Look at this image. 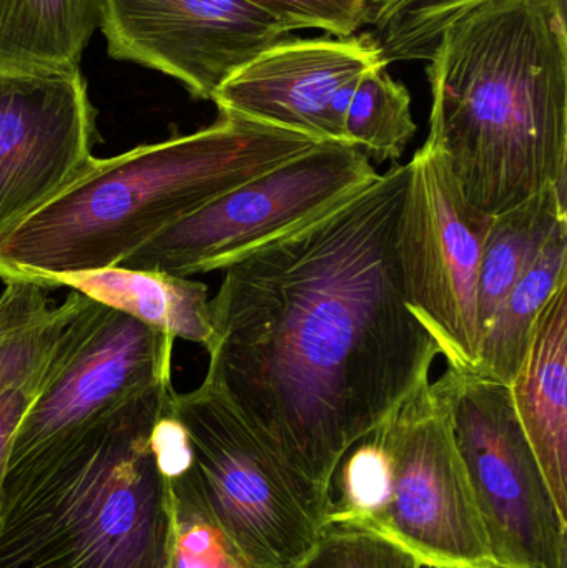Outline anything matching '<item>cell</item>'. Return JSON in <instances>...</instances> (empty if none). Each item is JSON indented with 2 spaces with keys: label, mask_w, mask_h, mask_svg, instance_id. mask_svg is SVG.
<instances>
[{
  "label": "cell",
  "mask_w": 567,
  "mask_h": 568,
  "mask_svg": "<svg viewBox=\"0 0 567 568\" xmlns=\"http://www.w3.org/2000/svg\"><path fill=\"white\" fill-rule=\"evenodd\" d=\"M409 166L222 270L203 383L302 490L322 530L346 454L428 383L439 347L406 303L398 223Z\"/></svg>",
  "instance_id": "cell-1"
},
{
  "label": "cell",
  "mask_w": 567,
  "mask_h": 568,
  "mask_svg": "<svg viewBox=\"0 0 567 568\" xmlns=\"http://www.w3.org/2000/svg\"><path fill=\"white\" fill-rule=\"evenodd\" d=\"M566 12L567 0H483L429 57L426 140L486 215L567 192Z\"/></svg>",
  "instance_id": "cell-2"
},
{
  "label": "cell",
  "mask_w": 567,
  "mask_h": 568,
  "mask_svg": "<svg viewBox=\"0 0 567 568\" xmlns=\"http://www.w3.org/2000/svg\"><path fill=\"white\" fill-rule=\"evenodd\" d=\"M320 143L219 112L189 135L93 156L62 193L0 236V280L47 287L53 276L119 266L173 223Z\"/></svg>",
  "instance_id": "cell-3"
},
{
  "label": "cell",
  "mask_w": 567,
  "mask_h": 568,
  "mask_svg": "<svg viewBox=\"0 0 567 568\" xmlns=\"http://www.w3.org/2000/svg\"><path fill=\"white\" fill-rule=\"evenodd\" d=\"M173 393L159 381L7 469L0 568H165L170 476L153 434Z\"/></svg>",
  "instance_id": "cell-4"
},
{
  "label": "cell",
  "mask_w": 567,
  "mask_h": 568,
  "mask_svg": "<svg viewBox=\"0 0 567 568\" xmlns=\"http://www.w3.org/2000/svg\"><path fill=\"white\" fill-rule=\"evenodd\" d=\"M372 434L385 450L388 484L383 503L352 527L385 537L423 567L502 568L486 539L439 384L419 386Z\"/></svg>",
  "instance_id": "cell-5"
},
{
  "label": "cell",
  "mask_w": 567,
  "mask_h": 568,
  "mask_svg": "<svg viewBox=\"0 0 567 568\" xmlns=\"http://www.w3.org/2000/svg\"><path fill=\"white\" fill-rule=\"evenodd\" d=\"M436 383L456 447L502 568H567V517L559 513L512 389L476 371L448 367Z\"/></svg>",
  "instance_id": "cell-6"
},
{
  "label": "cell",
  "mask_w": 567,
  "mask_h": 568,
  "mask_svg": "<svg viewBox=\"0 0 567 568\" xmlns=\"http://www.w3.org/2000/svg\"><path fill=\"white\" fill-rule=\"evenodd\" d=\"M378 176L360 146L320 143L173 223L119 266L180 278L222 272L239 256L323 215Z\"/></svg>",
  "instance_id": "cell-7"
},
{
  "label": "cell",
  "mask_w": 567,
  "mask_h": 568,
  "mask_svg": "<svg viewBox=\"0 0 567 568\" xmlns=\"http://www.w3.org/2000/svg\"><path fill=\"white\" fill-rule=\"evenodd\" d=\"M172 413L189 436L196 489L243 556L255 568L298 567L322 527L292 474L209 384L173 393Z\"/></svg>",
  "instance_id": "cell-8"
},
{
  "label": "cell",
  "mask_w": 567,
  "mask_h": 568,
  "mask_svg": "<svg viewBox=\"0 0 567 568\" xmlns=\"http://www.w3.org/2000/svg\"><path fill=\"white\" fill-rule=\"evenodd\" d=\"M408 166L398 223L406 303L435 337L449 367L476 371L482 359L479 270L495 216L469 205L448 160L429 140Z\"/></svg>",
  "instance_id": "cell-9"
},
{
  "label": "cell",
  "mask_w": 567,
  "mask_h": 568,
  "mask_svg": "<svg viewBox=\"0 0 567 568\" xmlns=\"http://www.w3.org/2000/svg\"><path fill=\"white\" fill-rule=\"evenodd\" d=\"M175 341L83 296L50 351L13 437L9 467L70 439L152 384L172 379Z\"/></svg>",
  "instance_id": "cell-10"
},
{
  "label": "cell",
  "mask_w": 567,
  "mask_h": 568,
  "mask_svg": "<svg viewBox=\"0 0 567 568\" xmlns=\"http://www.w3.org/2000/svg\"><path fill=\"white\" fill-rule=\"evenodd\" d=\"M107 53L172 77L199 100L295 27L252 0H102Z\"/></svg>",
  "instance_id": "cell-11"
},
{
  "label": "cell",
  "mask_w": 567,
  "mask_h": 568,
  "mask_svg": "<svg viewBox=\"0 0 567 568\" xmlns=\"http://www.w3.org/2000/svg\"><path fill=\"white\" fill-rule=\"evenodd\" d=\"M97 136L80 70L0 75V236L77 180Z\"/></svg>",
  "instance_id": "cell-12"
},
{
  "label": "cell",
  "mask_w": 567,
  "mask_h": 568,
  "mask_svg": "<svg viewBox=\"0 0 567 568\" xmlns=\"http://www.w3.org/2000/svg\"><path fill=\"white\" fill-rule=\"evenodd\" d=\"M376 65L383 63L365 33L288 37L236 70L213 103L219 112L293 130L318 142L350 143L345 129L350 103L362 77Z\"/></svg>",
  "instance_id": "cell-13"
},
{
  "label": "cell",
  "mask_w": 567,
  "mask_h": 568,
  "mask_svg": "<svg viewBox=\"0 0 567 568\" xmlns=\"http://www.w3.org/2000/svg\"><path fill=\"white\" fill-rule=\"evenodd\" d=\"M509 389L556 506L567 517V280L539 313Z\"/></svg>",
  "instance_id": "cell-14"
},
{
  "label": "cell",
  "mask_w": 567,
  "mask_h": 568,
  "mask_svg": "<svg viewBox=\"0 0 567 568\" xmlns=\"http://www.w3.org/2000/svg\"><path fill=\"white\" fill-rule=\"evenodd\" d=\"M70 287L83 296L122 311L173 339L209 347L212 313L206 284L162 272L112 268L53 276L47 290Z\"/></svg>",
  "instance_id": "cell-15"
},
{
  "label": "cell",
  "mask_w": 567,
  "mask_h": 568,
  "mask_svg": "<svg viewBox=\"0 0 567 568\" xmlns=\"http://www.w3.org/2000/svg\"><path fill=\"white\" fill-rule=\"evenodd\" d=\"M102 0H0V75L80 70Z\"/></svg>",
  "instance_id": "cell-16"
},
{
  "label": "cell",
  "mask_w": 567,
  "mask_h": 568,
  "mask_svg": "<svg viewBox=\"0 0 567 568\" xmlns=\"http://www.w3.org/2000/svg\"><path fill=\"white\" fill-rule=\"evenodd\" d=\"M567 222V192L549 189L493 219L483 252L478 284L482 344L508 294L522 278L549 233Z\"/></svg>",
  "instance_id": "cell-17"
},
{
  "label": "cell",
  "mask_w": 567,
  "mask_h": 568,
  "mask_svg": "<svg viewBox=\"0 0 567 568\" xmlns=\"http://www.w3.org/2000/svg\"><path fill=\"white\" fill-rule=\"evenodd\" d=\"M567 280V222L558 223L496 314L482 344L476 373L513 383L533 326L559 284Z\"/></svg>",
  "instance_id": "cell-18"
},
{
  "label": "cell",
  "mask_w": 567,
  "mask_h": 568,
  "mask_svg": "<svg viewBox=\"0 0 567 568\" xmlns=\"http://www.w3.org/2000/svg\"><path fill=\"white\" fill-rule=\"evenodd\" d=\"M345 129L348 142L369 160L395 162L416 133L408 89L392 79L385 65L373 67L356 87Z\"/></svg>",
  "instance_id": "cell-19"
},
{
  "label": "cell",
  "mask_w": 567,
  "mask_h": 568,
  "mask_svg": "<svg viewBox=\"0 0 567 568\" xmlns=\"http://www.w3.org/2000/svg\"><path fill=\"white\" fill-rule=\"evenodd\" d=\"M483 0H368L365 32L383 65L429 60L443 30Z\"/></svg>",
  "instance_id": "cell-20"
},
{
  "label": "cell",
  "mask_w": 567,
  "mask_h": 568,
  "mask_svg": "<svg viewBox=\"0 0 567 568\" xmlns=\"http://www.w3.org/2000/svg\"><path fill=\"white\" fill-rule=\"evenodd\" d=\"M169 476L170 534L165 568H255L210 513L190 466Z\"/></svg>",
  "instance_id": "cell-21"
},
{
  "label": "cell",
  "mask_w": 567,
  "mask_h": 568,
  "mask_svg": "<svg viewBox=\"0 0 567 568\" xmlns=\"http://www.w3.org/2000/svg\"><path fill=\"white\" fill-rule=\"evenodd\" d=\"M296 568H423L422 564L385 537L358 527L332 524Z\"/></svg>",
  "instance_id": "cell-22"
},
{
  "label": "cell",
  "mask_w": 567,
  "mask_h": 568,
  "mask_svg": "<svg viewBox=\"0 0 567 568\" xmlns=\"http://www.w3.org/2000/svg\"><path fill=\"white\" fill-rule=\"evenodd\" d=\"M340 489L342 499L333 503L328 524L352 526L372 514L385 499L388 484V463L385 450L373 434L360 440L342 460ZM340 464V466H342Z\"/></svg>",
  "instance_id": "cell-23"
},
{
  "label": "cell",
  "mask_w": 567,
  "mask_h": 568,
  "mask_svg": "<svg viewBox=\"0 0 567 568\" xmlns=\"http://www.w3.org/2000/svg\"><path fill=\"white\" fill-rule=\"evenodd\" d=\"M296 30L322 29L328 36L352 37L365 26L368 0H252Z\"/></svg>",
  "instance_id": "cell-24"
},
{
  "label": "cell",
  "mask_w": 567,
  "mask_h": 568,
  "mask_svg": "<svg viewBox=\"0 0 567 568\" xmlns=\"http://www.w3.org/2000/svg\"><path fill=\"white\" fill-rule=\"evenodd\" d=\"M43 369H45V364L36 373L13 381L0 389V509H2L3 480H6L7 467H9L13 437L22 423L23 414L27 413L37 390H39Z\"/></svg>",
  "instance_id": "cell-25"
}]
</instances>
